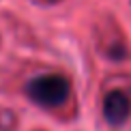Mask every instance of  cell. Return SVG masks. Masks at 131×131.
<instances>
[{"instance_id":"2","label":"cell","mask_w":131,"mask_h":131,"mask_svg":"<svg viewBox=\"0 0 131 131\" xmlns=\"http://www.w3.org/2000/svg\"><path fill=\"white\" fill-rule=\"evenodd\" d=\"M103 114H105V121L110 125L125 123L127 116H129V99L123 95L121 90L107 92L105 101H103Z\"/></svg>"},{"instance_id":"1","label":"cell","mask_w":131,"mask_h":131,"mask_svg":"<svg viewBox=\"0 0 131 131\" xmlns=\"http://www.w3.org/2000/svg\"><path fill=\"white\" fill-rule=\"evenodd\" d=\"M28 97L43 107L60 105L69 95V82L58 73H47L28 82Z\"/></svg>"}]
</instances>
